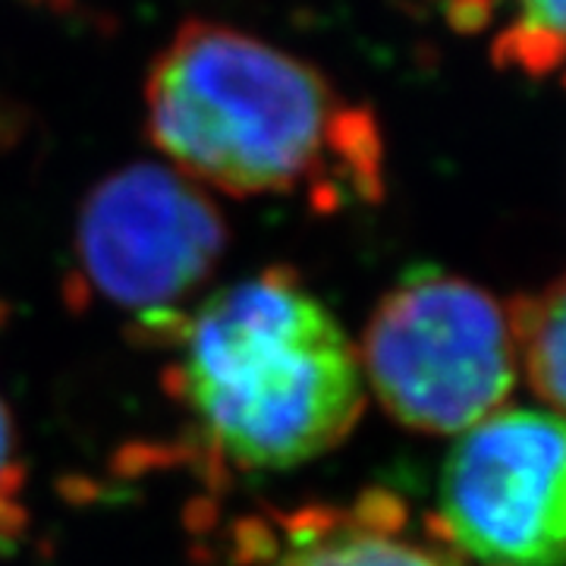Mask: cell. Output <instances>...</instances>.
Masks as SVG:
<instances>
[{
    "label": "cell",
    "mask_w": 566,
    "mask_h": 566,
    "mask_svg": "<svg viewBox=\"0 0 566 566\" xmlns=\"http://www.w3.org/2000/svg\"><path fill=\"white\" fill-rule=\"evenodd\" d=\"M510 318V340L516 359V378H523L538 406L560 416L564 409V283L554 281L545 290L523 296Z\"/></svg>",
    "instance_id": "52a82bcc"
},
{
    "label": "cell",
    "mask_w": 566,
    "mask_h": 566,
    "mask_svg": "<svg viewBox=\"0 0 566 566\" xmlns=\"http://www.w3.org/2000/svg\"><path fill=\"white\" fill-rule=\"evenodd\" d=\"M356 353L365 390L394 422L422 434L457 438L510 403L520 381L504 305L441 268L394 283Z\"/></svg>",
    "instance_id": "3957f363"
},
{
    "label": "cell",
    "mask_w": 566,
    "mask_h": 566,
    "mask_svg": "<svg viewBox=\"0 0 566 566\" xmlns=\"http://www.w3.org/2000/svg\"><path fill=\"white\" fill-rule=\"evenodd\" d=\"M223 249L227 223L218 205L199 182L161 164H129L104 177L76 223V259L88 290L170 337Z\"/></svg>",
    "instance_id": "277c9868"
},
{
    "label": "cell",
    "mask_w": 566,
    "mask_h": 566,
    "mask_svg": "<svg viewBox=\"0 0 566 566\" xmlns=\"http://www.w3.org/2000/svg\"><path fill=\"white\" fill-rule=\"evenodd\" d=\"M501 0H494L497 7ZM510 20L491 41V61L545 80L564 61V0H506Z\"/></svg>",
    "instance_id": "ba28073f"
},
{
    "label": "cell",
    "mask_w": 566,
    "mask_h": 566,
    "mask_svg": "<svg viewBox=\"0 0 566 566\" xmlns=\"http://www.w3.org/2000/svg\"><path fill=\"white\" fill-rule=\"evenodd\" d=\"M268 566H465L450 547L434 538H412L387 510H371L324 523L290 538Z\"/></svg>",
    "instance_id": "8992f818"
},
{
    "label": "cell",
    "mask_w": 566,
    "mask_h": 566,
    "mask_svg": "<svg viewBox=\"0 0 566 566\" xmlns=\"http://www.w3.org/2000/svg\"><path fill=\"white\" fill-rule=\"evenodd\" d=\"M564 422L545 406H501L465 428L441 469V535L469 566H560Z\"/></svg>",
    "instance_id": "5b68a950"
},
{
    "label": "cell",
    "mask_w": 566,
    "mask_h": 566,
    "mask_svg": "<svg viewBox=\"0 0 566 566\" xmlns=\"http://www.w3.org/2000/svg\"><path fill=\"white\" fill-rule=\"evenodd\" d=\"M22 485H25V469L17 441V424L10 416V406L0 397V535H13V528L25 516Z\"/></svg>",
    "instance_id": "9c48e42d"
},
{
    "label": "cell",
    "mask_w": 566,
    "mask_h": 566,
    "mask_svg": "<svg viewBox=\"0 0 566 566\" xmlns=\"http://www.w3.org/2000/svg\"><path fill=\"white\" fill-rule=\"evenodd\" d=\"M145 126L174 170L227 196L340 205L381 189V129L312 63L221 22H182L145 82Z\"/></svg>",
    "instance_id": "6da1fadb"
},
{
    "label": "cell",
    "mask_w": 566,
    "mask_h": 566,
    "mask_svg": "<svg viewBox=\"0 0 566 566\" xmlns=\"http://www.w3.org/2000/svg\"><path fill=\"white\" fill-rule=\"evenodd\" d=\"M174 337L182 403L240 469L312 463L363 419L368 390L356 344L286 268L208 293Z\"/></svg>",
    "instance_id": "7a4b0ae2"
}]
</instances>
